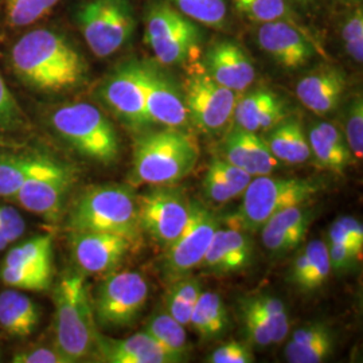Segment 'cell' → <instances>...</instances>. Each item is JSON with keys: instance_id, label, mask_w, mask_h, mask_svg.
<instances>
[{"instance_id": "3", "label": "cell", "mask_w": 363, "mask_h": 363, "mask_svg": "<svg viewBox=\"0 0 363 363\" xmlns=\"http://www.w3.org/2000/svg\"><path fill=\"white\" fill-rule=\"evenodd\" d=\"M69 228L72 232L116 234L133 244L142 233L138 220V195L125 184L93 186L74 203Z\"/></svg>"}, {"instance_id": "39", "label": "cell", "mask_w": 363, "mask_h": 363, "mask_svg": "<svg viewBox=\"0 0 363 363\" xmlns=\"http://www.w3.org/2000/svg\"><path fill=\"white\" fill-rule=\"evenodd\" d=\"M58 3L60 0H4L7 22L13 27L33 25Z\"/></svg>"}, {"instance_id": "31", "label": "cell", "mask_w": 363, "mask_h": 363, "mask_svg": "<svg viewBox=\"0 0 363 363\" xmlns=\"http://www.w3.org/2000/svg\"><path fill=\"white\" fill-rule=\"evenodd\" d=\"M201 292L202 286L199 280L191 274L172 281L166 296V311L181 325H189Z\"/></svg>"}, {"instance_id": "20", "label": "cell", "mask_w": 363, "mask_h": 363, "mask_svg": "<svg viewBox=\"0 0 363 363\" xmlns=\"http://www.w3.org/2000/svg\"><path fill=\"white\" fill-rule=\"evenodd\" d=\"M345 89V73L337 67L325 66L301 78L296 86V94L300 103L312 113L325 116L337 109Z\"/></svg>"}, {"instance_id": "29", "label": "cell", "mask_w": 363, "mask_h": 363, "mask_svg": "<svg viewBox=\"0 0 363 363\" xmlns=\"http://www.w3.org/2000/svg\"><path fill=\"white\" fill-rule=\"evenodd\" d=\"M228 325V311L222 298L217 292L202 291L195 304L189 325H191L202 339L211 340L220 337L226 331Z\"/></svg>"}, {"instance_id": "16", "label": "cell", "mask_w": 363, "mask_h": 363, "mask_svg": "<svg viewBox=\"0 0 363 363\" xmlns=\"http://www.w3.org/2000/svg\"><path fill=\"white\" fill-rule=\"evenodd\" d=\"M257 42L279 65L289 70L307 65L316 52L311 39L303 34L301 27L286 21L261 23Z\"/></svg>"}, {"instance_id": "22", "label": "cell", "mask_w": 363, "mask_h": 363, "mask_svg": "<svg viewBox=\"0 0 363 363\" xmlns=\"http://www.w3.org/2000/svg\"><path fill=\"white\" fill-rule=\"evenodd\" d=\"M286 117V104L281 97L264 88L249 91L234 105L235 127L249 132L271 130Z\"/></svg>"}, {"instance_id": "23", "label": "cell", "mask_w": 363, "mask_h": 363, "mask_svg": "<svg viewBox=\"0 0 363 363\" xmlns=\"http://www.w3.org/2000/svg\"><path fill=\"white\" fill-rule=\"evenodd\" d=\"M96 351L103 362L175 363L154 337L145 330L127 339L97 335Z\"/></svg>"}, {"instance_id": "44", "label": "cell", "mask_w": 363, "mask_h": 363, "mask_svg": "<svg viewBox=\"0 0 363 363\" xmlns=\"http://www.w3.org/2000/svg\"><path fill=\"white\" fill-rule=\"evenodd\" d=\"M241 313L245 334L250 343L259 347H268L273 345L272 331L256 312L244 301L241 303Z\"/></svg>"}, {"instance_id": "10", "label": "cell", "mask_w": 363, "mask_h": 363, "mask_svg": "<svg viewBox=\"0 0 363 363\" xmlns=\"http://www.w3.org/2000/svg\"><path fill=\"white\" fill-rule=\"evenodd\" d=\"M148 292V283L140 273H108L93 301L96 323L105 328L133 325L143 311Z\"/></svg>"}, {"instance_id": "19", "label": "cell", "mask_w": 363, "mask_h": 363, "mask_svg": "<svg viewBox=\"0 0 363 363\" xmlns=\"http://www.w3.org/2000/svg\"><path fill=\"white\" fill-rule=\"evenodd\" d=\"M222 159L228 160L249 175L262 177L272 175L280 162L273 156L265 139L259 133L241 130L234 125L225 136L222 147Z\"/></svg>"}, {"instance_id": "47", "label": "cell", "mask_w": 363, "mask_h": 363, "mask_svg": "<svg viewBox=\"0 0 363 363\" xmlns=\"http://www.w3.org/2000/svg\"><path fill=\"white\" fill-rule=\"evenodd\" d=\"M0 229L13 242L25 233L26 222L16 208L0 205Z\"/></svg>"}, {"instance_id": "26", "label": "cell", "mask_w": 363, "mask_h": 363, "mask_svg": "<svg viewBox=\"0 0 363 363\" xmlns=\"http://www.w3.org/2000/svg\"><path fill=\"white\" fill-rule=\"evenodd\" d=\"M308 143L319 166L334 174H343L352 162V154L345 136L337 127L330 123L312 125L308 133Z\"/></svg>"}, {"instance_id": "13", "label": "cell", "mask_w": 363, "mask_h": 363, "mask_svg": "<svg viewBox=\"0 0 363 363\" xmlns=\"http://www.w3.org/2000/svg\"><path fill=\"white\" fill-rule=\"evenodd\" d=\"M184 101L189 121L202 132L216 135L233 118L237 93L214 81L205 69H196L187 79Z\"/></svg>"}, {"instance_id": "50", "label": "cell", "mask_w": 363, "mask_h": 363, "mask_svg": "<svg viewBox=\"0 0 363 363\" xmlns=\"http://www.w3.org/2000/svg\"><path fill=\"white\" fill-rule=\"evenodd\" d=\"M328 242L346 245V247H352V249H355L357 252L362 253L363 244L355 241V240L351 237V234L347 232V229L345 228V225L342 223L340 218L335 220V222L330 226Z\"/></svg>"}, {"instance_id": "41", "label": "cell", "mask_w": 363, "mask_h": 363, "mask_svg": "<svg viewBox=\"0 0 363 363\" xmlns=\"http://www.w3.org/2000/svg\"><path fill=\"white\" fill-rule=\"evenodd\" d=\"M22 124V109L0 74V133L19 130Z\"/></svg>"}, {"instance_id": "15", "label": "cell", "mask_w": 363, "mask_h": 363, "mask_svg": "<svg viewBox=\"0 0 363 363\" xmlns=\"http://www.w3.org/2000/svg\"><path fill=\"white\" fill-rule=\"evenodd\" d=\"M145 106L151 124L183 130L189 124L184 91L160 65L143 62Z\"/></svg>"}, {"instance_id": "43", "label": "cell", "mask_w": 363, "mask_h": 363, "mask_svg": "<svg viewBox=\"0 0 363 363\" xmlns=\"http://www.w3.org/2000/svg\"><path fill=\"white\" fill-rule=\"evenodd\" d=\"M208 169H213L220 179L230 187V190L233 191L237 198L242 196L249 183L253 179V177L249 175L244 169L235 167L234 164L229 163L228 160H225L222 157H214L210 162Z\"/></svg>"}, {"instance_id": "27", "label": "cell", "mask_w": 363, "mask_h": 363, "mask_svg": "<svg viewBox=\"0 0 363 363\" xmlns=\"http://www.w3.org/2000/svg\"><path fill=\"white\" fill-rule=\"evenodd\" d=\"M39 325L37 304L19 289L0 294V328L10 337H27Z\"/></svg>"}, {"instance_id": "45", "label": "cell", "mask_w": 363, "mask_h": 363, "mask_svg": "<svg viewBox=\"0 0 363 363\" xmlns=\"http://www.w3.org/2000/svg\"><path fill=\"white\" fill-rule=\"evenodd\" d=\"M255 361L250 347L242 342H228L211 352L208 362L250 363Z\"/></svg>"}, {"instance_id": "32", "label": "cell", "mask_w": 363, "mask_h": 363, "mask_svg": "<svg viewBox=\"0 0 363 363\" xmlns=\"http://www.w3.org/2000/svg\"><path fill=\"white\" fill-rule=\"evenodd\" d=\"M52 240L50 235H35L26 242L13 247L4 265L27 267V268H49L52 269Z\"/></svg>"}, {"instance_id": "7", "label": "cell", "mask_w": 363, "mask_h": 363, "mask_svg": "<svg viewBox=\"0 0 363 363\" xmlns=\"http://www.w3.org/2000/svg\"><path fill=\"white\" fill-rule=\"evenodd\" d=\"M145 42L160 65H181L199 52L202 33L167 1H156L147 13Z\"/></svg>"}, {"instance_id": "38", "label": "cell", "mask_w": 363, "mask_h": 363, "mask_svg": "<svg viewBox=\"0 0 363 363\" xmlns=\"http://www.w3.org/2000/svg\"><path fill=\"white\" fill-rule=\"evenodd\" d=\"M233 4L241 15L259 23L294 19L286 0H233Z\"/></svg>"}, {"instance_id": "11", "label": "cell", "mask_w": 363, "mask_h": 363, "mask_svg": "<svg viewBox=\"0 0 363 363\" xmlns=\"http://www.w3.org/2000/svg\"><path fill=\"white\" fill-rule=\"evenodd\" d=\"M72 183L73 171L64 163L37 156L26 181L15 195V201L45 220H57Z\"/></svg>"}, {"instance_id": "17", "label": "cell", "mask_w": 363, "mask_h": 363, "mask_svg": "<svg viewBox=\"0 0 363 363\" xmlns=\"http://www.w3.org/2000/svg\"><path fill=\"white\" fill-rule=\"evenodd\" d=\"M132 247L130 240L111 233L73 232V257L81 271L105 274L115 271Z\"/></svg>"}, {"instance_id": "24", "label": "cell", "mask_w": 363, "mask_h": 363, "mask_svg": "<svg viewBox=\"0 0 363 363\" xmlns=\"http://www.w3.org/2000/svg\"><path fill=\"white\" fill-rule=\"evenodd\" d=\"M250 259L252 244L247 232L229 226L217 229L201 265L214 272H238L247 268Z\"/></svg>"}, {"instance_id": "2", "label": "cell", "mask_w": 363, "mask_h": 363, "mask_svg": "<svg viewBox=\"0 0 363 363\" xmlns=\"http://www.w3.org/2000/svg\"><path fill=\"white\" fill-rule=\"evenodd\" d=\"M198 157V144L183 130L145 132L135 144L130 181L151 186L177 184L193 171Z\"/></svg>"}, {"instance_id": "9", "label": "cell", "mask_w": 363, "mask_h": 363, "mask_svg": "<svg viewBox=\"0 0 363 363\" xmlns=\"http://www.w3.org/2000/svg\"><path fill=\"white\" fill-rule=\"evenodd\" d=\"M220 228V218L202 202H190V217L181 234L166 247L162 272L169 283L191 274L208 252L213 235Z\"/></svg>"}, {"instance_id": "30", "label": "cell", "mask_w": 363, "mask_h": 363, "mask_svg": "<svg viewBox=\"0 0 363 363\" xmlns=\"http://www.w3.org/2000/svg\"><path fill=\"white\" fill-rule=\"evenodd\" d=\"M145 331L169 352L174 362L186 361L191 350L184 325L175 320L167 311L157 312L148 320Z\"/></svg>"}, {"instance_id": "5", "label": "cell", "mask_w": 363, "mask_h": 363, "mask_svg": "<svg viewBox=\"0 0 363 363\" xmlns=\"http://www.w3.org/2000/svg\"><path fill=\"white\" fill-rule=\"evenodd\" d=\"M322 184L303 178L255 177L242 194V203L230 217V228L256 232L276 213L306 205L320 191Z\"/></svg>"}, {"instance_id": "40", "label": "cell", "mask_w": 363, "mask_h": 363, "mask_svg": "<svg viewBox=\"0 0 363 363\" xmlns=\"http://www.w3.org/2000/svg\"><path fill=\"white\" fill-rule=\"evenodd\" d=\"M346 143L355 159L363 156V101L361 96H357L346 113Z\"/></svg>"}, {"instance_id": "35", "label": "cell", "mask_w": 363, "mask_h": 363, "mask_svg": "<svg viewBox=\"0 0 363 363\" xmlns=\"http://www.w3.org/2000/svg\"><path fill=\"white\" fill-rule=\"evenodd\" d=\"M306 249L308 252V264L296 286L304 292H308L323 286L333 269L327 242L322 240H313Z\"/></svg>"}, {"instance_id": "48", "label": "cell", "mask_w": 363, "mask_h": 363, "mask_svg": "<svg viewBox=\"0 0 363 363\" xmlns=\"http://www.w3.org/2000/svg\"><path fill=\"white\" fill-rule=\"evenodd\" d=\"M327 245H328V255H330V262H331L333 271L346 272L361 257V253L352 247L340 245V244H333V242H327Z\"/></svg>"}, {"instance_id": "33", "label": "cell", "mask_w": 363, "mask_h": 363, "mask_svg": "<svg viewBox=\"0 0 363 363\" xmlns=\"http://www.w3.org/2000/svg\"><path fill=\"white\" fill-rule=\"evenodd\" d=\"M272 331L273 345L281 343L289 331V319L286 304L271 295H259L244 300Z\"/></svg>"}, {"instance_id": "14", "label": "cell", "mask_w": 363, "mask_h": 363, "mask_svg": "<svg viewBox=\"0 0 363 363\" xmlns=\"http://www.w3.org/2000/svg\"><path fill=\"white\" fill-rule=\"evenodd\" d=\"M100 96L128 128L144 130L151 124L145 106L143 62H124L106 77Z\"/></svg>"}, {"instance_id": "46", "label": "cell", "mask_w": 363, "mask_h": 363, "mask_svg": "<svg viewBox=\"0 0 363 363\" xmlns=\"http://www.w3.org/2000/svg\"><path fill=\"white\" fill-rule=\"evenodd\" d=\"M202 189H203L205 196L216 205H225L237 198L230 190V187L211 169H208L205 174Z\"/></svg>"}, {"instance_id": "4", "label": "cell", "mask_w": 363, "mask_h": 363, "mask_svg": "<svg viewBox=\"0 0 363 363\" xmlns=\"http://www.w3.org/2000/svg\"><path fill=\"white\" fill-rule=\"evenodd\" d=\"M55 347L73 363L96 351L97 330L89 291L79 273H66L54 291Z\"/></svg>"}, {"instance_id": "1", "label": "cell", "mask_w": 363, "mask_h": 363, "mask_svg": "<svg viewBox=\"0 0 363 363\" xmlns=\"http://www.w3.org/2000/svg\"><path fill=\"white\" fill-rule=\"evenodd\" d=\"M11 64L27 86L50 93L76 88L86 73L82 55L50 28H37L18 39L11 50Z\"/></svg>"}, {"instance_id": "36", "label": "cell", "mask_w": 363, "mask_h": 363, "mask_svg": "<svg viewBox=\"0 0 363 363\" xmlns=\"http://www.w3.org/2000/svg\"><path fill=\"white\" fill-rule=\"evenodd\" d=\"M52 269L27 267H0V280L10 288L19 291H46L52 283Z\"/></svg>"}, {"instance_id": "6", "label": "cell", "mask_w": 363, "mask_h": 363, "mask_svg": "<svg viewBox=\"0 0 363 363\" xmlns=\"http://www.w3.org/2000/svg\"><path fill=\"white\" fill-rule=\"evenodd\" d=\"M50 123L55 132L81 155L111 164L120 154L115 127L94 105H62L52 112Z\"/></svg>"}, {"instance_id": "8", "label": "cell", "mask_w": 363, "mask_h": 363, "mask_svg": "<svg viewBox=\"0 0 363 363\" xmlns=\"http://www.w3.org/2000/svg\"><path fill=\"white\" fill-rule=\"evenodd\" d=\"M77 23L91 52L108 58L130 42L136 19L128 0H89L78 9Z\"/></svg>"}, {"instance_id": "51", "label": "cell", "mask_w": 363, "mask_h": 363, "mask_svg": "<svg viewBox=\"0 0 363 363\" xmlns=\"http://www.w3.org/2000/svg\"><path fill=\"white\" fill-rule=\"evenodd\" d=\"M10 244H11V241L9 240V237L6 235V233L0 229V252L4 250Z\"/></svg>"}, {"instance_id": "52", "label": "cell", "mask_w": 363, "mask_h": 363, "mask_svg": "<svg viewBox=\"0 0 363 363\" xmlns=\"http://www.w3.org/2000/svg\"><path fill=\"white\" fill-rule=\"evenodd\" d=\"M295 1H298L300 4H310L313 0H295Z\"/></svg>"}, {"instance_id": "18", "label": "cell", "mask_w": 363, "mask_h": 363, "mask_svg": "<svg viewBox=\"0 0 363 363\" xmlns=\"http://www.w3.org/2000/svg\"><path fill=\"white\" fill-rule=\"evenodd\" d=\"M205 70L222 86L235 91H247L256 78L252 60L232 40L216 42L205 57Z\"/></svg>"}, {"instance_id": "28", "label": "cell", "mask_w": 363, "mask_h": 363, "mask_svg": "<svg viewBox=\"0 0 363 363\" xmlns=\"http://www.w3.org/2000/svg\"><path fill=\"white\" fill-rule=\"evenodd\" d=\"M265 142L273 156L286 164H300L311 157L308 136L295 117H286L274 125Z\"/></svg>"}, {"instance_id": "34", "label": "cell", "mask_w": 363, "mask_h": 363, "mask_svg": "<svg viewBox=\"0 0 363 363\" xmlns=\"http://www.w3.org/2000/svg\"><path fill=\"white\" fill-rule=\"evenodd\" d=\"M35 160L34 155H0V196L15 199Z\"/></svg>"}, {"instance_id": "42", "label": "cell", "mask_w": 363, "mask_h": 363, "mask_svg": "<svg viewBox=\"0 0 363 363\" xmlns=\"http://www.w3.org/2000/svg\"><path fill=\"white\" fill-rule=\"evenodd\" d=\"M342 39L347 54L351 58L362 64L363 61V13L362 9L355 10L347 18L342 28Z\"/></svg>"}, {"instance_id": "37", "label": "cell", "mask_w": 363, "mask_h": 363, "mask_svg": "<svg viewBox=\"0 0 363 363\" xmlns=\"http://www.w3.org/2000/svg\"><path fill=\"white\" fill-rule=\"evenodd\" d=\"M187 18L205 26L222 28L226 25L228 6L225 0H172Z\"/></svg>"}, {"instance_id": "12", "label": "cell", "mask_w": 363, "mask_h": 363, "mask_svg": "<svg viewBox=\"0 0 363 363\" xmlns=\"http://www.w3.org/2000/svg\"><path fill=\"white\" fill-rule=\"evenodd\" d=\"M174 186H154L138 196L140 230L164 247L181 234L190 217L189 199Z\"/></svg>"}, {"instance_id": "21", "label": "cell", "mask_w": 363, "mask_h": 363, "mask_svg": "<svg viewBox=\"0 0 363 363\" xmlns=\"http://www.w3.org/2000/svg\"><path fill=\"white\" fill-rule=\"evenodd\" d=\"M313 214L304 205L291 206L276 213L261 226L264 247L272 255H284L298 247L310 229Z\"/></svg>"}, {"instance_id": "49", "label": "cell", "mask_w": 363, "mask_h": 363, "mask_svg": "<svg viewBox=\"0 0 363 363\" xmlns=\"http://www.w3.org/2000/svg\"><path fill=\"white\" fill-rule=\"evenodd\" d=\"M15 363H69L65 357L54 347H37L13 355Z\"/></svg>"}, {"instance_id": "25", "label": "cell", "mask_w": 363, "mask_h": 363, "mask_svg": "<svg viewBox=\"0 0 363 363\" xmlns=\"http://www.w3.org/2000/svg\"><path fill=\"white\" fill-rule=\"evenodd\" d=\"M334 334L328 325L311 323L298 328L286 343V361L291 363H320L334 351Z\"/></svg>"}]
</instances>
